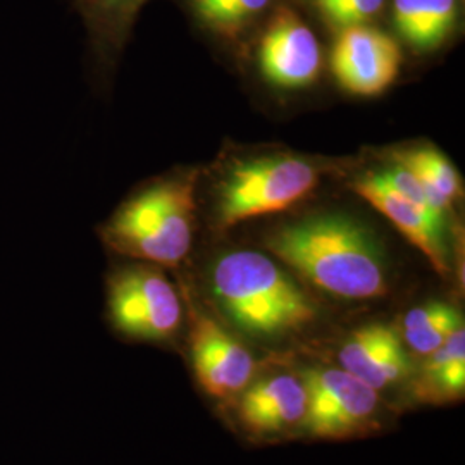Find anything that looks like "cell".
<instances>
[{
	"label": "cell",
	"instance_id": "1",
	"mask_svg": "<svg viewBox=\"0 0 465 465\" xmlns=\"http://www.w3.org/2000/svg\"><path fill=\"white\" fill-rule=\"evenodd\" d=\"M266 249L332 297L380 299L388 292L381 245L353 217L319 214L284 224L267 236Z\"/></svg>",
	"mask_w": 465,
	"mask_h": 465
},
{
	"label": "cell",
	"instance_id": "2",
	"mask_svg": "<svg viewBox=\"0 0 465 465\" xmlns=\"http://www.w3.org/2000/svg\"><path fill=\"white\" fill-rule=\"evenodd\" d=\"M195 186L193 171L142 186L100 226L104 245L153 266H178L192 249Z\"/></svg>",
	"mask_w": 465,
	"mask_h": 465
},
{
	"label": "cell",
	"instance_id": "3",
	"mask_svg": "<svg viewBox=\"0 0 465 465\" xmlns=\"http://www.w3.org/2000/svg\"><path fill=\"white\" fill-rule=\"evenodd\" d=\"M213 292L232 324L253 336L280 338L314 322L316 305L264 253L230 252L213 271Z\"/></svg>",
	"mask_w": 465,
	"mask_h": 465
},
{
	"label": "cell",
	"instance_id": "4",
	"mask_svg": "<svg viewBox=\"0 0 465 465\" xmlns=\"http://www.w3.org/2000/svg\"><path fill=\"white\" fill-rule=\"evenodd\" d=\"M319 171L299 157H262L232 167L221 186L217 224L230 230L255 217L282 213L307 197Z\"/></svg>",
	"mask_w": 465,
	"mask_h": 465
},
{
	"label": "cell",
	"instance_id": "5",
	"mask_svg": "<svg viewBox=\"0 0 465 465\" xmlns=\"http://www.w3.org/2000/svg\"><path fill=\"white\" fill-rule=\"evenodd\" d=\"M107 317L113 330L126 340L163 343L180 331L183 307L166 274L145 262L111 272Z\"/></svg>",
	"mask_w": 465,
	"mask_h": 465
},
{
	"label": "cell",
	"instance_id": "6",
	"mask_svg": "<svg viewBox=\"0 0 465 465\" xmlns=\"http://www.w3.org/2000/svg\"><path fill=\"white\" fill-rule=\"evenodd\" d=\"M307 411L303 422L317 438L345 440L366 432L380 412L378 391L343 369L305 374Z\"/></svg>",
	"mask_w": 465,
	"mask_h": 465
},
{
	"label": "cell",
	"instance_id": "7",
	"mask_svg": "<svg viewBox=\"0 0 465 465\" xmlns=\"http://www.w3.org/2000/svg\"><path fill=\"white\" fill-rule=\"evenodd\" d=\"M400 66L401 50L397 40L366 25L340 30L332 45V74L353 95H380L395 84Z\"/></svg>",
	"mask_w": 465,
	"mask_h": 465
},
{
	"label": "cell",
	"instance_id": "8",
	"mask_svg": "<svg viewBox=\"0 0 465 465\" xmlns=\"http://www.w3.org/2000/svg\"><path fill=\"white\" fill-rule=\"evenodd\" d=\"M261 69L267 80L282 88H303L316 82L321 47L316 35L288 7L271 17L259 49Z\"/></svg>",
	"mask_w": 465,
	"mask_h": 465
},
{
	"label": "cell",
	"instance_id": "9",
	"mask_svg": "<svg viewBox=\"0 0 465 465\" xmlns=\"http://www.w3.org/2000/svg\"><path fill=\"white\" fill-rule=\"evenodd\" d=\"M190 349L200 384L216 399L242 391L257 367L249 350L209 317L193 319Z\"/></svg>",
	"mask_w": 465,
	"mask_h": 465
},
{
	"label": "cell",
	"instance_id": "10",
	"mask_svg": "<svg viewBox=\"0 0 465 465\" xmlns=\"http://www.w3.org/2000/svg\"><path fill=\"white\" fill-rule=\"evenodd\" d=\"M353 190L390 219L416 249L422 252L432 269L449 276L450 249L447 242V223L426 214L414 202L405 199L381 173H372L353 184Z\"/></svg>",
	"mask_w": 465,
	"mask_h": 465
},
{
	"label": "cell",
	"instance_id": "11",
	"mask_svg": "<svg viewBox=\"0 0 465 465\" xmlns=\"http://www.w3.org/2000/svg\"><path fill=\"white\" fill-rule=\"evenodd\" d=\"M340 364L353 378L380 391L411 372V361L395 328L369 324L350 334Z\"/></svg>",
	"mask_w": 465,
	"mask_h": 465
},
{
	"label": "cell",
	"instance_id": "12",
	"mask_svg": "<svg viewBox=\"0 0 465 465\" xmlns=\"http://www.w3.org/2000/svg\"><path fill=\"white\" fill-rule=\"evenodd\" d=\"M307 411L305 384L288 374L257 382L240 401V419L257 434L282 432L303 422Z\"/></svg>",
	"mask_w": 465,
	"mask_h": 465
},
{
	"label": "cell",
	"instance_id": "13",
	"mask_svg": "<svg viewBox=\"0 0 465 465\" xmlns=\"http://www.w3.org/2000/svg\"><path fill=\"white\" fill-rule=\"evenodd\" d=\"M149 0H74L90 42L105 61H113L126 45L134 21Z\"/></svg>",
	"mask_w": 465,
	"mask_h": 465
},
{
	"label": "cell",
	"instance_id": "14",
	"mask_svg": "<svg viewBox=\"0 0 465 465\" xmlns=\"http://www.w3.org/2000/svg\"><path fill=\"white\" fill-rule=\"evenodd\" d=\"M457 0H393L399 34L417 50L438 49L455 28Z\"/></svg>",
	"mask_w": 465,
	"mask_h": 465
},
{
	"label": "cell",
	"instance_id": "15",
	"mask_svg": "<svg viewBox=\"0 0 465 465\" xmlns=\"http://www.w3.org/2000/svg\"><path fill=\"white\" fill-rule=\"evenodd\" d=\"M465 390V330L460 326L449 340L428 355L416 382V397L443 403L460 399Z\"/></svg>",
	"mask_w": 465,
	"mask_h": 465
},
{
	"label": "cell",
	"instance_id": "16",
	"mask_svg": "<svg viewBox=\"0 0 465 465\" xmlns=\"http://www.w3.org/2000/svg\"><path fill=\"white\" fill-rule=\"evenodd\" d=\"M393 163L411 171L426 188L434 209L441 216H449L451 203L462 195V182L449 159L431 147L400 150Z\"/></svg>",
	"mask_w": 465,
	"mask_h": 465
},
{
	"label": "cell",
	"instance_id": "17",
	"mask_svg": "<svg viewBox=\"0 0 465 465\" xmlns=\"http://www.w3.org/2000/svg\"><path fill=\"white\" fill-rule=\"evenodd\" d=\"M462 324V316L447 303H428L412 309L403 321V334L409 349L417 355H431Z\"/></svg>",
	"mask_w": 465,
	"mask_h": 465
},
{
	"label": "cell",
	"instance_id": "18",
	"mask_svg": "<svg viewBox=\"0 0 465 465\" xmlns=\"http://www.w3.org/2000/svg\"><path fill=\"white\" fill-rule=\"evenodd\" d=\"M195 15L213 32L234 38L266 11L271 0H188Z\"/></svg>",
	"mask_w": 465,
	"mask_h": 465
},
{
	"label": "cell",
	"instance_id": "19",
	"mask_svg": "<svg viewBox=\"0 0 465 465\" xmlns=\"http://www.w3.org/2000/svg\"><path fill=\"white\" fill-rule=\"evenodd\" d=\"M384 5V0H336L321 15L336 30L364 25L376 16Z\"/></svg>",
	"mask_w": 465,
	"mask_h": 465
},
{
	"label": "cell",
	"instance_id": "20",
	"mask_svg": "<svg viewBox=\"0 0 465 465\" xmlns=\"http://www.w3.org/2000/svg\"><path fill=\"white\" fill-rule=\"evenodd\" d=\"M314 7H316L319 13H322L324 9H328L330 5H331L332 2H336V0H309Z\"/></svg>",
	"mask_w": 465,
	"mask_h": 465
}]
</instances>
